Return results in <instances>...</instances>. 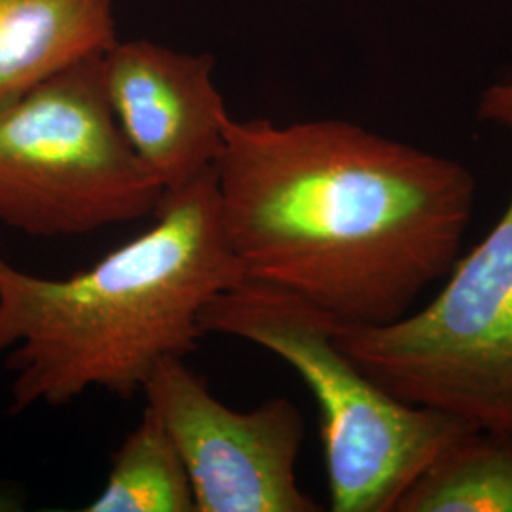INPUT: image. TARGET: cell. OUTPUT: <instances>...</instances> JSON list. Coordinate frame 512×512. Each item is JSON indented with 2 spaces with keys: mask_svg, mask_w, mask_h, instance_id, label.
Masks as SVG:
<instances>
[{
  "mask_svg": "<svg viewBox=\"0 0 512 512\" xmlns=\"http://www.w3.org/2000/svg\"><path fill=\"white\" fill-rule=\"evenodd\" d=\"M103 55L0 109V222L21 234L86 236L154 215L164 200L116 124Z\"/></svg>",
  "mask_w": 512,
  "mask_h": 512,
  "instance_id": "cell-5",
  "label": "cell"
},
{
  "mask_svg": "<svg viewBox=\"0 0 512 512\" xmlns=\"http://www.w3.org/2000/svg\"><path fill=\"white\" fill-rule=\"evenodd\" d=\"M143 395L181 452L196 512L323 511L298 486L306 421L287 397L234 410L184 357L162 359Z\"/></svg>",
  "mask_w": 512,
  "mask_h": 512,
  "instance_id": "cell-6",
  "label": "cell"
},
{
  "mask_svg": "<svg viewBox=\"0 0 512 512\" xmlns=\"http://www.w3.org/2000/svg\"><path fill=\"white\" fill-rule=\"evenodd\" d=\"M21 505V497H19L18 490H12L10 486L0 482V512H14L19 511Z\"/></svg>",
  "mask_w": 512,
  "mask_h": 512,
  "instance_id": "cell-11",
  "label": "cell"
},
{
  "mask_svg": "<svg viewBox=\"0 0 512 512\" xmlns=\"http://www.w3.org/2000/svg\"><path fill=\"white\" fill-rule=\"evenodd\" d=\"M116 42L114 0H0V109Z\"/></svg>",
  "mask_w": 512,
  "mask_h": 512,
  "instance_id": "cell-8",
  "label": "cell"
},
{
  "mask_svg": "<svg viewBox=\"0 0 512 512\" xmlns=\"http://www.w3.org/2000/svg\"><path fill=\"white\" fill-rule=\"evenodd\" d=\"M103 80L116 124L165 192L215 169L230 114L213 82V57L116 42L103 55Z\"/></svg>",
  "mask_w": 512,
  "mask_h": 512,
  "instance_id": "cell-7",
  "label": "cell"
},
{
  "mask_svg": "<svg viewBox=\"0 0 512 512\" xmlns=\"http://www.w3.org/2000/svg\"><path fill=\"white\" fill-rule=\"evenodd\" d=\"M219 217L245 281L349 325H387L452 272L473 173L344 120H226Z\"/></svg>",
  "mask_w": 512,
  "mask_h": 512,
  "instance_id": "cell-1",
  "label": "cell"
},
{
  "mask_svg": "<svg viewBox=\"0 0 512 512\" xmlns=\"http://www.w3.org/2000/svg\"><path fill=\"white\" fill-rule=\"evenodd\" d=\"M395 512H512V433H463L414 480Z\"/></svg>",
  "mask_w": 512,
  "mask_h": 512,
  "instance_id": "cell-9",
  "label": "cell"
},
{
  "mask_svg": "<svg viewBox=\"0 0 512 512\" xmlns=\"http://www.w3.org/2000/svg\"><path fill=\"white\" fill-rule=\"evenodd\" d=\"M84 511L196 512L194 490L181 452L148 406L112 456L101 492Z\"/></svg>",
  "mask_w": 512,
  "mask_h": 512,
  "instance_id": "cell-10",
  "label": "cell"
},
{
  "mask_svg": "<svg viewBox=\"0 0 512 512\" xmlns=\"http://www.w3.org/2000/svg\"><path fill=\"white\" fill-rule=\"evenodd\" d=\"M154 215L147 232L67 277L27 274L0 256L10 414L90 389L129 401L162 359L198 349L203 308L245 281L222 230L215 169L165 192Z\"/></svg>",
  "mask_w": 512,
  "mask_h": 512,
  "instance_id": "cell-2",
  "label": "cell"
},
{
  "mask_svg": "<svg viewBox=\"0 0 512 512\" xmlns=\"http://www.w3.org/2000/svg\"><path fill=\"white\" fill-rule=\"evenodd\" d=\"M334 317L294 294L243 281L200 315L205 334H224L274 353L319 404L332 512H395L414 480L469 421L408 404L370 380L332 338Z\"/></svg>",
  "mask_w": 512,
  "mask_h": 512,
  "instance_id": "cell-3",
  "label": "cell"
},
{
  "mask_svg": "<svg viewBox=\"0 0 512 512\" xmlns=\"http://www.w3.org/2000/svg\"><path fill=\"white\" fill-rule=\"evenodd\" d=\"M478 118L512 129V78L480 95ZM332 338L404 403L512 433V198L425 308L387 325L334 321Z\"/></svg>",
  "mask_w": 512,
  "mask_h": 512,
  "instance_id": "cell-4",
  "label": "cell"
}]
</instances>
